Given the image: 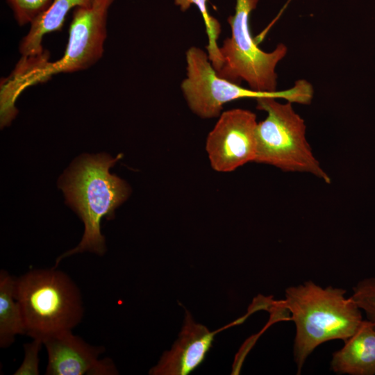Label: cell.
I'll use <instances>...</instances> for the list:
<instances>
[{
  "label": "cell",
  "mask_w": 375,
  "mask_h": 375,
  "mask_svg": "<svg viewBox=\"0 0 375 375\" xmlns=\"http://www.w3.org/2000/svg\"><path fill=\"white\" fill-rule=\"evenodd\" d=\"M352 298L375 326V277L365 278L353 288Z\"/></svg>",
  "instance_id": "16"
},
{
  "label": "cell",
  "mask_w": 375,
  "mask_h": 375,
  "mask_svg": "<svg viewBox=\"0 0 375 375\" xmlns=\"http://www.w3.org/2000/svg\"><path fill=\"white\" fill-rule=\"evenodd\" d=\"M332 370L350 375L375 374V326L363 320L344 345L335 351L331 362Z\"/></svg>",
  "instance_id": "11"
},
{
  "label": "cell",
  "mask_w": 375,
  "mask_h": 375,
  "mask_svg": "<svg viewBox=\"0 0 375 375\" xmlns=\"http://www.w3.org/2000/svg\"><path fill=\"white\" fill-rule=\"evenodd\" d=\"M19 26L31 25L49 7L53 0H6Z\"/></svg>",
  "instance_id": "15"
},
{
  "label": "cell",
  "mask_w": 375,
  "mask_h": 375,
  "mask_svg": "<svg viewBox=\"0 0 375 375\" xmlns=\"http://www.w3.org/2000/svg\"><path fill=\"white\" fill-rule=\"evenodd\" d=\"M257 124L256 115L248 110L235 108L220 115L206 144L213 169L229 172L254 162Z\"/></svg>",
  "instance_id": "8"
},
{
  "label": "cell",
  "mask_w": 375,
  "mask_h": 375,
  "mask_svg": "<svg viewBox=\"0 0 375 375\" xmlns=\"http://www.w3.org/2000/svg\"><path fill=\"white\" fill-rule=\"evenodd\" d=\"M93 0H53L49 7L31 25L19 43V50L23 58L43 53L42 42L46 34L60 31L67 14L72 9L88 6Z\"/></svg>",
  "instance_id": "12"
},
{
  "label": "cell",
  "mask_w": 375,
  "mask_h": 375,
  "mask_svg": "<svg viewBox=\"0 0 375 375\" xmlns=\"http://www.w3.org/2000/svg\"><path fill=\"white\" fill-rule=\"evenodd\" d=\"M219 331L210 332L205 326L196 323L190 312L185 310L184 324L178 338L169 351L163 353L149 374H190L203 362Z\"/></svg>",
  "instance_id": "10"
},
{
  "label": "cell",
  "mask_w": 375,
  "mask_h": 375,
  "mask_svg": "<svg viewBox=\"0 0 375 375\" xmlns=\"http://www.w3.org/2000/svg\"><path fill=\"white\" fill-rule=\"evenodd\" d=\"M43 345L40 339H33L31 342L24 344V357L21 365L15 372V375H38L39 353Z\"/></svg>",
  "instance_id": "17"
},
{
  "label": "cell",
  "mask_w": 375,
  "mask_h": 375,
  "mask_svg": "<svg viewBox=\"0 0 375 375\" xmlns=\"http://www.w3.org/2000/svg\"><path fill=\"white\" fill-rule=\"evenodd\" d=\"M15 296L20 306L25 335L44 339L72 331L84 312L81 291L57 267L35 269L15 281Z\"/></svg>",
  "instance_id": "3"
},
{
  "label": "cell",
  "mask_w": 375,
  "mask_h": 375,
  "mask_svg": "<svg viewBox=\"0 0 375 375\" xmlns=\"http://www.w3.org/2000/svg\"><path fill=\"white\" fill-rule=\"evenodd\" d=\"M44 57H46V56H42V58H44ZM39 58H41V57H40V58H33V59H30V60H24V61H23L22 62H21L19 65L22 66V65L24 63H25L26 62H28V61H31V60H35V59H39ZM21 66L18 65V66H17V69H18L19 67H21ZM10 85H11V86L12 87V88L19 94L20 92L15 87V85H14L13 83H12V78H11V79L10 80Z\"/></svg>",
  "instance_id": "18"
},
{
  "label": "cell",
  "mask_w": 375,
  "mask_h": 375,
  "mask_svg": "<svg viewBox=\"0 0 375 375\" xmlns=\"http://www.w3.org/2000/svg\"><path fill=\"white\" fill-rule=\"evenodd\" d=\"M346 292L312 281L285 290L283 301L296 326L293 354L299 373L316 347L332 340H346L362 322L361 309Z\"/></svg>",
  "instance_id": "2"
},
{
  "label": "cell",
  "mask_w": 375,
  "mask_h": 375,
  "mask_svg": "<svg viewBox=\"0 0 375 375\" xmlns=\"http://www.w3.org/2000/svg\"><path fill=\"white\" fill-rule=\"evenodd\" d=\"M259 0H236L235 13L228 18L231 35L219 47L222 65L216 72L228 81L259 92L276 91L277 64L286 55L288 47L279 43L271 52L260 49L250 29V15Z\"/></svg>",
  "instance_id": "6"
},
{
  "label": "cell",
  "mask_w": 375,
  "mask_h": 375,
  "mask_svg": "<svg viewBox=\"0 0 375 375\" xmlns=\"http://www.w3.org/2000/svg\"><path fill=\"white\" fill-rule=\"evenodd\" d=\"M187 76L181 89L190 108L202 118L220 115L223 106L230 101L245 98L272 97L291 103H310L313 87L308 81L297 80L292 88L274 92H259L220 77L200 48L190 47L186 52Z\"/></svg>",
  "instance_id": "5"
},
{
  "label": "cell",
  "mask_w": 375,
  "mask_h": 375,
  "mask_svg": "<svg viewBox=\"0 0 375 375\" xmlns=\"http://www.w3.org/2000/svg\"><path fill=\"white\" fill-rule=\"evenodd\" d=\"M290 0H288V2H290ZM288 3H286V5H288Z\"/></svg>",
  "instance_id": "19"
},
{
  "label": "cell",
  "mask_w": 375,
  "mask_h": 375,
  "mask_svg": "<svg viewBox=\"0 0 375 375\" xmlns=\"http://www.w3.org/2000/svg\"><path fill=\"white\" fill-rule=\"evenodd\" d=\"M114 1L93 0L90 6L74 9L63 56L53 62L45 59L29 67L20 76L23 90L53 75L81 71L97 62L103 55L108 12Z\"/></svg>",
  "instance_id": "7"
},
{
  "label": "cell",
  "mask_w": 375,
  "mask_h": 375,
  "mask_svg": "<svg viewBox=\"0 0 375 375\" xmlns=\"http://www.w3.org/2000/svg\"><path fill=\"white\" fill-rule=\"evenodd\" d=\"M122 155L83 154L78 157L58 180L66 203L84 224V233L79 244L56 260L60 262L74 254L91 252L103 256L106 240L101 231L103 218L112 219L115 210L128 197L131 188L126 181L110 172Z\"/></svg>",
  "instance_id": "1"
},
{
  "label": "cell",
  "mask_w": 375,
  "mask_h": 375,
  "mask_svg": "<svg viewBox=\"0 0 375 375\" xmlns=\"http://www.w3.org/2000/svg\"><path fill=\"white\" fill-rule=\"evenodd\" d=\"M15 278L0 272V347H9L17 335H25L20 306L15 296Z\"/></svg>",
  "instance_id": "13"
},
{
  "label": "cell",
  "mask_w": 375,
  "mask_h": 375,
  "mask_svg": "<svg viewBox=\"0 0 375 375\" xmlns=\"http://www.w3.org/2000/svg\"><path fill=\"white\" fill-rule=\"evenodd\" d=\"M272 97L256 99L257 109L267 113L256 128L254 162L274 166L284 172L311 174L330 183L329 176L314 156L306 137L304 120L291 102H278Z\"/></svg>",
  "instance_id": "4"
},
{
  "label": "cell",
  "mask_w": 375,
  "mask_h": 375,
  "mask_svg": "<svg viewBox=\"0 0 375 375\" xmlns=\"http://www.w3.org/2000/svg\"><path fill=\"white\" fill-rule=\"evenodd\" d=\"M48 362L46 375H115L118 371L109 358H100L103 346L92 345L72 331L53 335L43 341Z\"/></svg>",
  "instance_id": "9"
},
{
  "label": "cell",
  "mask_w": 375,
  "mask_h": 375,
  "mask_svg": "<svg viewBox=\"0 0 375 375\" xmlns=\"http://www.w3.org/2000/svg\"><path fill=\"white\" fill-rule=\"evenodd\" d=\"M207 2L208 0H174L175 5L179 6L183 12L188 10L191 5L196 6L199 9L208 38V44L206 47L208 58L215 71H217L222 65V56L217 44V40L221 33V24L216 18L210 15Z\"/></svg>",
  "instance_id": "14"
}]
</instances>
